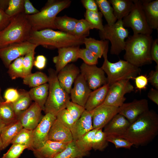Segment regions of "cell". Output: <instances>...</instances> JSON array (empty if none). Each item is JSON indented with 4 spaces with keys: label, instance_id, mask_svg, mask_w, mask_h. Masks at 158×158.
<instances>
[{
    "label": "cell",
    "instance_id": "6125c7cd",
    "mask_svg": "<svg viewBox=\"0 0 158 158\" xmlns=\"http://www.w3.org/2000/svg\"><path fill=\"white\" fill-rule=\"evenodd\" d=\"M3 150L2 142L0 136V153L2 150Z\"/></svg>",
    "mask_w": 158,
    "mask_h": 158
},
{
    "label": "cell",
    "instance_id": "bcb514c9",
    "mask_svg": "<svg viewBox=\"0 0 158 158\" xmlns=\"http://www.w3.org/2000/svg\"><path fill=\"white\" fill-rule=\"evenodd\" d=\"M56 119L71 130L75 121L66 109L59 112L56 116Z\"/></svg>",
    "mask_w": 158,
    "mask_h": 158
},
{
    "label": "cell",
    "instance_id": "836d02e7",
    "mask_svg": "<svg viewBox=\"0 0 158 158\" xmlns=\"http://www.w3.org/2000/svg\"><path fill=\"white\" fill-rule=\"evenodd\" d=\"M33 130L23 128L12 140L11 143L26 146L28 150H33Z\"/></svg>",
    "mask_w": 158,
    "mask_h": 158
},
{
    "label": "cell",
    "instance_id": "9c48e42d",
    "mask_svg": "<svg viewBox=\"0 0 158 158\" xmlns=\"http://www.w3.org/2000/svg\"><path fill=\"white\" fill-rule=\"evenodd\" d=\"M134 6L131 11L122 19L123 26L131 28L134 34L151 35L153 30L149 25L142 9L141 0H133Z\"/></svg>",
    "mask_w": 158,
    "mask_h": 158
},
{
    "label": "cell",
    "instance_id": "d6a6232c",
    "mask_svg": "<svg viewBox=\"0 0 158 158\" xmlns=\"http://www.w3.org/2000/svg\"><path fill=\"white\" fill-rule=\"evenodd\" d=\"M90 152H84L77 147L75 140L68 143L66 148L53 158H77L89 155Z\"/></svg>",
    "mask_w": 158,
    "mask_h": 158
},
{
    "label": "cell",
    "instance_id": "3957f363",
    "mask_svg": "<svg viewBox=\"0 0 158 158\" xmlns=\"http://www.w3.org/2000/svg\"><path fill=\"white\" fill-rule=\"evenodd\" d=\"M85 38V37H84ZM84 38H78L74 35L50 29L32 31L27 41L51 49L79 46L83 44Z\"/></svg>",
    "mask_w": 158,
    "mask_h": 158
},
{
    "label": "cell",
    "instance_id": "7402d4cb",
    "mask_svg": "<svg viewBox=\"0 0 158 158\" xmlns=\"http://www.w3.org/2000/svg\"><path fill=\"white\" fill-rule=\"evenodd\" d=\"M93 129L91 112L85 110L71 130L73 140H76Z\"/></svg>",
    "mask_w": 158,
    "mask_h": 158
},
{
    "label": "cell",
    "instance_id": "74e56055",
    "mask_svg": "<svg viewBox=\"0 0 158 158\" xmlns=\"http://www.w3.org/2000/svg\"><path fill=\"white\" fill-rule=\"evenodd\" d=\"M102 15L100 12L86 10L85 20L91 25L92 29L102 31L104 28L102 21Z\"/></svg>",
    "mask_w": 158,
    "mask_h": 158
},
{
    "label": "cell",
    "instance_id": "f546056e",
    "mask_svg": "<svg viewBox=\"0 0 158 158\" xmlns=\"http://www.w3.org/2000/svg\"><path fill=\"white\" fill-rule=\"evenodd\" d=\"M78 20L66 15L56 17L54 25L60 31L73 35L75 28Z\"/></svg>",
    "mask_w": 158,
    "mask_h": 158
},
{
    "label": "cell",
    "instance_id": "9a60e30c",
    "mask_svg": "<svg viewBox=\"0 0 158 158\" xmlns=\"http://www.w3.org/2000/svg\"><path fill=\"white\" fill-rule=\"evenodd\" d=\"M149 110L148 100L143 99L124 103L119 107L118 113L124 116L131 124Z\"/></svg>",
    "mask_w": 158,
    "mask_h": 158
},
{
    "label": "cell",
    "instance_id": "4dcf8cb0",
    "mask_svg": "<svg viewBox=\"0 0 158 158\" xmlns=\"http://www.w3.org/2000/svg\"><path fill=\"white\" fill-rule=\"evenodd\" d=\"M20 96L18 99L13 103V107L17 118L19 115L30 106L31 101L28 92L23 90L18 91Z\"/></svg>",
    "mask_w": 158,
    "mask_h": 158
},
{
    "label": "cell",
    "instance_id": "b9f144b4",
    "mask_svg": "<svg viewBox=\"0 0 158 158\" xmlns=\"http://www.w3.org/2000/svg\"><path fill=\"white\" fill-rule=\"evenodd\" d=\"M24 0H9L5 13L11 17L24 13Z\"/></svg>",
    "mask_w": 158,
    "mask_h": 158
},
{
    "label": "cell",
    "instance_id": "e575fe53",
    "mask_svg": "<svg viewBox=\"0 0 158 158\" xmlns=\"http://www.w3.org/2000/svg\"><path fill=\"white\" fill-rule=\"evenodd\" d=\"M98 9L103 15L109 25L114 24L117 19L114 13V10L111 4L107 0H95Z\"/></svg>",
    "mask_w": 158,
    "mask_h": 158
},
{
    "label": "cell",
    "instance_id": "c3c4849f",
    "mask_svg": "<svg viewBox=\"0 0 158 158\" xmlns=\"http://www.w3.org/2000/svg\"><path fill=\"white\" fill-rule=\"evenodd\" d=\"M27 147L21 145L13 144L11 147L1 158H19L24 150Z\"/></svg>",
    "mask_w": 158,
    "mask_h": 158
},
{
    "label": "cell",
    "instance_id": "91938a15",
    "mask_svg": "<svg viewBox=\"0 0 158 158\" xmlns=\"http://www.w3.org/2000/svg\"><path fill=\"white\" fill-rule=\"evenodd\" d=\"M9 1V0H0V9L5 11L8 6Z\"/></svg>",
    "mask_w": 158,
    "mask_h": 158
},
{
    "label": "cell",
    "instance_id": "ee69618b",
    "mask_svg": "<svg viewBox=\"0 0 158 158\" xmlns=\"http://www.w3.org/2000/svg\"><path fill=\"white\" fill-rule=\"evenodd\" d=\"M106 139L109 142L113 143L116 149L124 148L130 149L133 146V144L131 142L119 136L106 135Z\"/></svg>",
    "mask_w": 158,
    "mask_h": 158
},
{
    "label": "cell",
    "instance_id": "5b68a950",
    "mask_svg": "<svg viewBox=\"0 0 158 158\" xmlns=\"http://www.w3.org/2000/svg\"><path fill=\"white\" fill-rule=\"evenodd\" d=\"M32 31L31 25L24 13L11 17L9 24L0 32V49L27 41Z\"/></svg>",
    "mask_w": 158,
    "mask_h": 158
},
{
    "label": "cell",
    "instance_id": "9f6ffc18",
    "mask_svg": "<svg viewBox=\"0 0 158 158\" xmlns=\"http://www.w3.org/2000/svg\"><path fill=\"white\" fill-rule=\"evenodd\" d=\"M81 2L86 10L92 11H99L97 4L94 0H82Z\"/></svg>",
    "mask_w": 158,
    "mask_h": 158
},
{
    "label": "cell",
    "instance_id": "4316f807",
    "mask_svg": "<svg viewBox=\"0 0 158 158\" xmlns=\"http://www.w3.org/2000/svg\"><path fill=\"white\" fill-rule=\"evenodd\" d=\"M112 6L114 14L117 20H122L132 10L134 4L131 0H109Z\"/></svg>",
    "mask_w": 158,
    "mask_h": 158
},
{
    "label": "cell",
    "instance_id": "7a4b0ae2",
    "mask_svg": "<svg viewBox=\"0 0 158 158\" xmlns=\"http://www.w3.org/2000/svg\"><path fill=\"white\" fill-rule=\"evenodd\" d=\"M126 40L125 60L139 67L152 63L150 51L153 40L151 35L133 34Z\"/></svg>",
    "mask_w": 158,
    "mask_h": 158
},
{
    "label": "cell",
    "instance_id": "6f0895ef",
    "mask_svg": "<svg viewBox=\"0 0 158 158\" xmlns=\"http://www.w3.org/2000/svg\"><path fill=\"white\" fill-rule=\"evenodd\" d=\"M46 62V58L44 56L38 55L34 61V65L38 69L42 70L45 67Z\"/></svg>",
    "mask_w": 158,
    "mask_h": 158
},
{
    "label": "cell",
    "instance_id": "94428289",
    "mask_svg": "<svg viewBox=\"0 0 158 158\" xmlns=\"http://www.w3.org/2000/svg\"><path fill=\"white\" fill-rule=\"evenodd\" d=\"M5 125V124L0 119V135L2 129Z\"/></svg>",
    "mask_w": 158,
    "mask_h": 158
},
{
    "label": "cell",
    "instance_id": "ba28073f",
    "mask_svg": "<svg viewBox=\"0 0 158 158\" xmlns=\"http://www.w3.org/2000/svg\"><path fill=\"white\" fill-rule=\"evenodd\" d=\"M129 32L123 26L122 20H118L114 24L104 26L103 30L99 31V35L103 40H107L111 43L110 53L118 55L124 50L126 38Z\"/></svg>",
    "mask_w": 158,
    "mask_h": 158
},
{
    "label": "cell",
    "instance_id": "681fc988",
    "mask_svg": "<svg viewBox=\"0 0 158 158\" xmlns=\"http://www.w3.org/2000/svg\"><path fill=\"white\" fill-rule=\"evenodd\" d=\"M20 96L18 90L14 88H9L6 90L4 95L5 102L13 103L16 101Z\"/></svg>",
    "mask_w": 158,
    "mask_h": 158
},
{
    "label": "cell",
    "instance_id": "7bdbcfd3",
    "mask_svg": "<svg viewBox=\"0 0 158 158\" xmlns=\"http://www.w3.org/2000/svg\"><path fill=\"white\" fill-rule=\"evenodd\" d=\"M66 109L72 116L75 122L85 110L84 107L70 100L67 103Z\"/></svg>",
    "mask_w": 158,
    "mask_h": 158
},
{
    "label": "cell",
    "instance_id": "db71d44e",
    "mask_svg": "<svg viewBox=\"0 0 158 158\" xmlns=\"http://www.w3.org/2000/svg\"><path fill=\"white\" fill-rule=\"evenodd\" d=\"M150 54L152 61L155 62L158 66V39L153 40L150 51Z\"/></svg>",
    "mask_w": 158,
    "mask_h": 158
},
{
    "label": "cell",
    "instance_id": "30bf717a",
    "mask_svg": "<svg viewBox=\"0 0 158 158\" xmlns=\"http://www.w3.org/2000/svg\"><path fill=\"white\" fill-rule=\"evenodd\" d=\"M134 87L129 80L116 82L109 86L103 104L119 107L126 100L125 95L134 91Z\"/></svg>",
    "mask_w": 158,
    "mask_h": 158
},
{
    "label": "cell",
    "instance_id": "e7e4bbea",
    "mask_svg": "<svg viewBox=\"0 0 158 158\" xmlns=\"http://www.w3.org/2000/svg\"><path fill=\"white\" fill-rule=\"evenodd\" d=\"M77 158H84V157H79Z\"/></svg>",
    "mask_w": 158,
    "mask_h": 158
},
{
    "label": "cell",
    "instance_id": "d590c367",
    "mask_svg": "<svg viewBox=\"0 0 158 158\" xmlns=\"http://www.w3.org/2000/svg\"><path fill=\"white\" fill-rule=\"evenodd\" d=\"M97 130L93 129L75 140L77 147L81 151L89 152L92 149L93 140Z\"/></svg>",
    "mask_w": 158,
    "mask_h": 158
},
{
    "label": "cell",
    "instance_id": "d4e9b609",
    "mask_svg": "<svg viewBox=\"0 0 158 158\" xmlns=\"http://www.w3.org/2000/svg\"><path fill=\"white\" fill-rule=\"evenodd\" d=\"M109 87V85L107 83L92 91L84 107L85 110L91 111L102 104L107 96Z\"/></svg>",
    "mask_w": 158,
    "mask_h": 158
},
{
    "label": "cell",
    "instance_id": "52a82bcc",
    "mask_svg": "<svg viewBox=\"0 0 158 158\" xmlns=\"http://www.w3.org/2000/svg\"><path fill=\"white\" fill-rule=\"evenodd\" d=\"M108 50L103 56L104 61L101 67L107 75V83L110 85L118 81L134 79L141 72L140 68L125 60H120L112 63L107 58Z\"/></svg>",
    "mask_w": 158,
    "mask_h": 158
},
{
    "label": "cell",
    "instance_id": "ffe728a7",
    "mask_svg": "<svg viewBox=\"0 0 158 158\" xmlns=\"http://www.w3.org/2000/svg\"><path fill=\"white\" fill-rule=\"evenodd\" d=\"M130 124L124 116L118 113L104 128L103 131L107 135L121 137L125 133Z\"/></svg>",
    "mask_w": 158,
    "mask_h": 158
},
{
    "label": "cell",
    "instance_id": "f907efd6",
    "mask_svg": "<svg viewBox=\"0 0 158 158\" xmlns=\"http://www.w3.org/2000/svg\"><path fill=\"white\" fill-rule=\"evenodd\" d=\"M136 88L141 91L146 88L148 85V80L147 77L145 75H139L134 79Z\"/></svg>",
    "mask_w": 158,
    "mask_h": 158
},
{
    "label": "cell",
    "instance_id": "be15d7a7",
    "mask_svg": "<svg viewBox=\"0 0 158 158\" xmlns=\"http://www.w3.org/2000/svg\"><path fill=\"white\" fill-rule=\"evenodd\" d=\"M1 90L0 87V102L4 101V99H3L1 94Z\"/></svg>",
    "mask_w": 158,
    "mask_h": 158
},
{
    "label": "cell",
    "instance_id": "f35d334b",
    "mask_svg": "<svg viewBox=\"0 0 158 158\" xmlns=\"http://www.w3.org/2000/svg\"><path fill=\"white\" fill-rule=\"evenodd\" d=\"M24 56H21L11 63L8 67V73L12 80L24 77L23 66Z\"/></svg>",
    "mask_w": 158,
    "mask_h": 158
},
{
    "label": "cell",
    "instance_id": "44dd1931",
    "mask_svg": "<svg viewBox=\"0 0 158 158\" xmlns=\"http://www.w3.org/2000/svg\"><path fill=\"white\" fill-rule=\"evenodd\" d=\"M48 140L69 143L73 140V138L70 129L56 119L50 128Z\"/></svg>",
    "mask_w": 158,
    "mask_h": 158
},
{
    "label": "cell",
    "instance_id": "680465c9",
    "mask_svg": "<svg viewBox=\"0 0 158 158\" xmlns=\"http://www.w3.org/2000/svg\"><path fill=\"white\" fill-rule=\"evenodd\" d=\"M147 96L149 99L158 105V90L151 88L148 92Z\"/></svg>",
    "mask_w": 158,
    "mask_h": 158
},
{
    "label": "cell",
    "instance_id": "60d3db41",
    "mask_svg": "<svg viewBox=\"0 0 158 158\" xmlns=\"http://www.w3.org/2000/svg\"><path fill=\"white\" fill-rule=\"evenodd\" d=\"M91 29H92L91 25L85 19L78 20L73 35L78 38L85 37L89 35Z\"/></svg>",
    "mask_w": 158,
    "mask_h": 158
},
{
    "label": "cell",
    "instance_id": "83f0119b",
    "mask_svg": "<svg viewBox=\"0 0 158 158\" xmlns=\"http://www.w3.org/2000/svg\"><path fill=\"white\" fill-rule=\"evenodd\" d=\"M109 41L96 40L91 37H85L83 44L86 48L93 53L98 59L101 58L105 51L108 49Z\"/></svg>",
    "mask_w": 158,
    "mask_h": 158
},
{
    "label": "cell",
    "instance_id": "ac0fdd59",
    "mask_svg": "<svg viewBox=\"0 0 158 158\" xmlns=\"http://www.w3.org/2000/svg\"><path fill=\"white\" fill-rule=\"evenodd\" d=\"M42 111L40 107L34 102L19 115L18 119L23 128L33 130L41 120Z\"/></svg>",
    "mask_w": 158,
    "mask_h": 158
},
{
    "label": "cell",
    "instance_id": "ab89813d",
    "mask_svg": "<svg viewBox=\"0 0 158 158\" xmlns=\"http://www.w3.org/2000/svg\"><path fill=\"white\" fill-rule=\"evenodd\" d=\"M109 142L106 139V134L102 128L97 130L93 140L92 149L95 151H103L108 146Z\"/></svg>",
    "mask_w": 158,
    "mask_h": 158
},
{
    "label": "cell",
    "instance_id": "1f68e13d",
    "mask_svg": "<svg viewBox=\"0 0 158 158\" xmlns=\"http://www.w3.org/2000/svg\"><path fill=\"white\" fill-rule=\"evenodd\" d=\"M18 119L13 107V104L4 101L0 102V119L5 125Z\"/></svg>",
    "mask_w": 158,
    "mask_h": 158
},
{
    "label": "cell",
    "instance_id": "816d5d0a",
    "mask_svg": "<svg viewBox=\"0 0 158 158\" xmlns=\"http://www.w3.org/2000/svg\"><path fill=\"white\" fill-rule=\"evenodd\" d=\"M148 81L155 89L158 90V66L156 65L155 70H152L147 77Z\"/></svg>",
    "mask_w": 158,
    "mask_h": 158
},
{
    "label": "cell",
    "instance_id": "603a6c76",
    "mask_svg": "<svg viewBox=\"0 0 158 158\" xmlns=\"http://www.w3.org/2000/svg\"><path fill=\"white\" fill-rule=\"evenodd\" d=\"M68 143L48 140L41 147L34 150L33 153L36 158H53L63 151Z\"/></svg>",
    "mask_w": 158,
    "mask_h": 158
},
{
    "label": "cell",
    "instance_id": "f5cc1de1",
    "mask_svg": "<svg viewBox=\"0 0 158 158\" xmlns=\"http://www.w3.org/2000/svg\"><path fill=\"white\" fill-rule=\"evenodd\" d=\"M11 17L7 15L5 11L0 9V32L9 23Z\"/></svg>",
    "mask_w": 158,
    "mask_h": 158
},
{
    "label": "cell",
    "instance_id": "e0dca14e",
    "mask_svg": "<svg viewBox=\"0 0 158 158\" xmlns=\"http://www.w3.org/2000/svg\"><path fill=\"white\" fill-rule=\"evenodd\" d=\"M74 82L70 94L71 101L84 107L92 90L80 73Z\"/></svg>",
    "mask_w": 158,
    "mask_h": 158
},
{
    "label": "cell",
    "instance_id": "484cf974",
    "mask_svg": "<svg viewBox=\"0 0 158 158\" xmlns=\"http://www.w3.org/2000/svg\"><path fill=\"white\" fill-rule=\"evenodd\" d=\"M20 120L17 119L13 122L5 125L2 129L0 136L1 138L3 150L6 148L23 128Z\"/></svg>",
    "mask_w": 158,
    "mask_h": 158
},
{
    "label": "cell",
    "instance_id": "277c9868",
    "mask_svg": "<svg viewBox=\"0 0 158 158\" xmlns=\"http://www.w3.org/2000/svg\"><path fill=\"white\" fill-rule=\"evenodd\" d=\"M70 0H49L37 13L26 15L32 31H39L46 29H56L54 21L57 15L68 7Z\"/></svg>",
    "mask_w": 158,
    "mask_h": 158
},
{
    "label": "cell",
    "instance_id": "8fae6325",
    "mask_svg": "<svg viewBox=\"0 0 158 158\" xmlns=\"http://www.w3.org/2000/svg\"><path fill=\"white\" fill-rule=\"evenodd\" d=\"M38 46L28 41L13 44L0 49V59L8 68L13 61L24 56Z\"/></svg>",
    "mask_w": 158,
    "mask_h": 158
},
{
    "label": "cell",
    "instance_id": "11a10c76",
    "mask_svg": "<svg viewBox=\"0 0 158 158\" xmlns=\"http://www.w3.org/2000/svg\"><path fill=\"white\" fill-rule=\"evenodd\" d=\"M24 13L26 15L35 14L40 11L36 8L29 0H24Z\"/></svg>",
    "mask_w": 158,
    "mask_h": 158
},
{
    "label": "cell",
    "instance_id": "6da1fadb",
    "mask_svg": "<svg viewBox=\"0 0 158 158\" xmlns=\"http://www.w3.org/2000/svg\"><path fill=\"white\" fill-rule=\"evenodd\" d=\"M158 134V114L154 110H149L131 123L121 137L138 147L148 145Z\"/></svg>",
    "mask_w": 158,
    "mask_h": 158
},
{
    "label": "cell",
    "instance_id": "4fadbf2b",
    "mask_svg": "<svg viewBox=\"0 0 158 158\" xmlns=\"http://www.w3.org/2000/svg\"><path fill=\"white\" fill-rule=\"evenodd\" d=\"M56 116L47 113L42 118L36 127L33 130V145L32 151L42 147L48 140V135L50 128Z\"/></svg>",
    "mask_w": 158,
    "mask_h": 158
},
{
    "label": "cell",
    "instance_id": "f1b7e54d",
    "mask_svg": "<svg viewBox=\"0 0 158 158\" xmlns=\"http://www.w3.org/2000/svg\"><path fill=\"white\" fill-rule=\"evenodd\" d=\"M49 91V84L46 83L31 88L28 93L32 100L36 103L44 111Z\"/></svg>",
    "mask_w": 158,
    "mask_h": 158
},
{
    "label": "cell",
    "instance_id": "cb8c5ba5",
    "mask_svg": "<svg viewBox=\"0 0 158 158\" xmlns=\"http://www.w3.org/2000/svg\"><path fill=\"white\" fill-rule=\"evenodd\" d=\"M147 23L153 29H158V0H141Z\"/></svg>",
    "mask_w": 158,
    "mask_h": 158
},
{
    "label": "cell",
    "instance_id": "8d00e7d4",
    "mask_svg": "<svg viewBox=\"0 0 158 158\" xmlns=\"http://www.w3.org/2000/svg\"><path fill=\"white\" fill-rule=\"evenodd\" d=\"M23 79L24 84L32 88L47 83L48 81V76L41 72L31 73Z\"/></svg>",
    "mask_w": 158,
    "mask_h": 158
},
{
    "label": "cell",
    "instance_id": "d6986e66",
    "mask_svg": "<svg viewBox=\"0 0 158 158\" xmlns=\"http://www.w3.org/2000/svg\"><path fill=\"white\" fill-rule=\"evenodd\" d=\"M80 73V69L75 64L71 63L67 64L57 73V78L61 86L69 94L73 84Z\"/></svg>",
    "mask_w": 158,
    "mask_h": 158
},
{
    "label": "cell",
    "instance_id": "8992f818",
    "mask_svg": "<svg viewBox=\"0 0 158 158\" xmlns=\"http://www.w3.org/2000/svg\"><path fill=\"white\" fill-rule=\"evenodd\" d=\"M48 71L49 91L44 111L45 114L49 113L56 116L59 112L66 108L71 98L69 94L61 86L55 70L50 68Z\"/></svg>",
    "mask_w": 158,
    "mask_h": 158
},
{
    "label": "cell",
    "instance_id": "5bb4252c",
    "mask_svg": "<svg viewBox=\"0 0 158 158\" xmlns=\"http://www.w3.org/2000/svg\"><path fill=\"white\" fill-rule=\"evenodd\" d=\"M118 110L119 107L102 104L90 111L93 129L104 128Z\"/></svg>",
    "mask_w": 158,
    "mask_h": 158
},
{
    "label": "cell",
    "instance_id": "f6af8a7d",
    "mask_svg": "<svg viewBox=\"0 0 158 158\" xmlns=\"http://www.w3.org/2000/svg\"><path fill=\"white\" fill-rule=\"evenodd\" d=\"M78 58L81 59L84 63L89 65H96L98 63V58L86 48L80 49Z\"/></svg>",
    "mask_w": 158,
    "mask_h": 158
},
{
    "label": "cell",
    "instance_id": "2e32d148",
    "mask_svg": "<svg viewBox=\"0 0 158 158\" xmlns=\"http://www.w3.org/2000/svg\"><path fill=\"white\" fill-rule=\"evenodd\" d=\"M79 46L64 47L58 49V55L53 58L57 73L71 62L76 61L78 58Z\"/></svg>",
    "mask_w": 158,
    "mask_h": 158
},
{
    "label": "cell",
    "instance_id": "7dc6e473",
    "mask_svg": "<svg viewBox=\"0 0 158 158\" xmlns=\"http://www.w3.org/2000/svg\"><path fill=\"white\" fill-rule=\"evenodd\" d=\"M35 49H33L24 56L23 61V66L24 77L31 73L34 65Z\"/></svg>",
    "mask_w": 158,
    "mask_h": 158
},
{
    "label": "cell",
    "instance_id": "7c38bea8",
    "mask_svg": "<svg viewBox=\"0 0 158 158\" xmlns=\"http://www.w3.org/2000/svg\"><path fill=\"white\" fill-rule=\"evenodd\" d=\"M80 71L91 90H94L107 83L104 72L96 65H89L83 63L80 66Z\"/></svg>",
    "mask_w": 158,
    "mask_h": 158
}]
</instances>
